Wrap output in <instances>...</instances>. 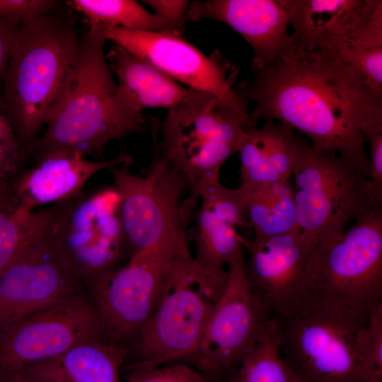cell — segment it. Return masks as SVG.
I'll return each instance as SVG.
<instances>
[{"instance_id": "obj_29", "label": "cell", "mask_w": 382, "mask_h": 382, "mask_svg": "<svg viewBox=\"0 0 382 382\" xmlns=\"http://www.w3.org/2000/svg\"><path fill=\"white\" fill-rule=\"evenodd\" d=\"M326 47L346 64L365 85L382 94V45L359 48Z\"/></svg>"}, {"instance_id": "obj_36", "label": "cell", "mask_w": 382, "mask_h": 382, "mask_svg": "<svg viewBox=\"0 0 382 382\" xmlns=\"http://www.w3.org/2000/svg\"><path fill=\"white\" fill-rule=\"evenodd\" d=\"M18 204L11 187L0 184V212L13 210Z\"/></svg>"}, {"instance_id": "obj_15", "label": "cell", "mask_w": 382, "mask_h": 382, "mask_svg": "<svg viewBox=\"0 0 382 382\" xmlns=\"http://www.w3.org/2000/svg\"><path fill=\"white\" fill-rule=\"evenodd\" d=\"M317 239L299 231L269 237L245 238V270L250 287L262 308L280 321L305 301L307 260Z\"/></svg>"}, {"instance_id": "obj_2", "label": "cell", "mask_w": 382, "mask_h": 382, "mask_svg": "<svg viewBox=\"0 0 382 382\" xmlns=\"http://www.w3.org/2000/svg\"><path fill=\"white\" fill-rule=\"evenodd\" d=\"M106 42L98 29L88 28L79 36L67 91L44 134L30 146L40 152L69 149L84 156L100 155L110 141L145 130L143 114L130 112L117 98L104 54Z\"/></svg>"}, {"instance_id": "obj_7", "label": "cell", "mask_w": 382, "mask_h": 382, "mask_svg": "<svg viewBox=\"0 0 382 382\" xmlns=\"http://www.w3.org/2000/svg\"><path fill=\"white\" fill-rule=\"evenodd\" d=\"M292 175L298 229L317 240L345 231L378 209L369 179L357 164L337 154L301 140Z\"/></svg>"}, {"instance_id": "obj_12", "label": "cell", "mask_w": 382, "mask_h": 382, "mask_svg": "<svg viewBox=\"0 0 382 382\" xmlns=\"http://www.w3.org/2000/svg\"><path fill=\"white\" fill-rule=\"evenodd\" d=\"M97 337L103 333L92 299L75 294L0 329V373L23 371Z\"/></svg>"}, {"instance_id": "obj_11", "label": "cell", "mask_w": 382, "mask_h": 382, "mask_svg": "<svg viewBox=\"0 0 382 382\" xmlns=\"http://www.w3.org/2000/svg\"><path fill=\"white\" fill-rule=\"evenodd\" d=\"M56 245L81 283L120 267L127 243L116 188L69 199L54 224Z\"/></svg>"}, {"instance_id": "obj_19", "label": "cell", "mask_w": 382, "mask_h": 382, "mask_svg": "<svg viewBox=\"0 0 382 382\" xmlns=\"http://www.w3.org/2000/svg\"><path fill=\"white\" fill-rule=\"evenodd\" d=\"M132 162V156L125 153L112 159L93 161L79 151L48 150L40 152L33 166L18 173L11 186L19 204L35 209L78 195L86 182L102 170L128 166Z\"/></svg>"}, {"instance_id": "obj_5", "label": "cell", "mask_w": 382, "mask_h": 382, "mask_svg": "<svg viewBox=\"0 0 382 382\" xmlns=\"http://www.w3.org/2000/svg\"><path fill=\"white\" fill-rule=\"evenodd\" d=\"M256 123L249 114L201 93L168 110L161 123L153 118L151 133L161 155L187 180L195 203L201 189L220 178L222 166Z\"/></svg>"}, {"instance_id": "obj_24", "label": "cell", "mask_w": 382, "mask_h": 382, "mask_svg": "<svg viewBox=\"0 0 382 382\" xmlns=\"http://www.w3.org/2000/svg\"><path fill=\"white\" fill-rule=\"evenodd\" d=\"M245 190L246 219L255 236H274L299 230L290 179Z\"/></svg>"}, {"instance_id": "obj_28", "label": "cell", "mask_w": 382, "mask_h": 382, "mask_svg": "<svg viewBox=\"0 0 382 382\" xmlns=\"http://www.w3.org/2000/svg\"><path fill=\"white\" fill-rule=\"evenodd\" d=\"M353 355L362 382H382V303L370 312L357 329Z\"/></svg>"}, {"instance_id": "obj_32", "label": "cell", "mask_w": 382, "mask_h": 382, "mask_svg": "<svg viewBox=\"0 0 382 382\" xmlns=\"http://www.w3.org/2000/svg\"><path fill=\"white\" fill-rule=\"evenodd\" d=\"M23 151L17 134L0 105V184L10 187L20 172Z\"/></svg>"}, {"instance_id": "obj_31", "label": "cell", "mask_w": 382, "mask_h": 382, "mask_svg": "<svg viewBox=\"0 0 382 382\" xmlns=\"http://www.w3.org/2000/svg\"><path fill=\"white\" fill-rule=\"evenodd\" d=\"M122 372L125 374V382H211L207 376L185 362Z\"/></svg>"}, {"instance_id": "obj_16", "label": "cell", "mask_w": 382, "mask_h": 382, "mask_svg": "<svg viewBox=\"0 0 382 382\" xmlns=\"http://www.w3.org/2000/svg\"><path fill=\"white\" fill-rule=\"evenodd\" d=\"M55 220L16 262L0 274V329L81 292V283L56 245Z\"/></svg>"}, {"instance_id": "obj_22", "label": "cell", "mask_w": 382, "mask_h": 382, "mask_svg": "<svg viewBox=\"0 0 382 382\" xmlns=\"http://www.w3.org/2000/svg\"><path fill=\"white\" fill-rule=\"evenodd\" d=\"M301 139L279 122H265L248 130L238 149L241 185L252 190L290 179Z\"/></svg>"}, {"instance_id": "obj_34", "label": "cell", "mask_w": 382, "mask_h": 382, "mask_svg": "<svg viewBox=\"0 0 382 382\" xmlns=\"http://www.w3.org/2000/svg\"><path fill=\"white\" fill-rule=\"evenodd\" d=\"M142 2L153 8L155 13L162 18L173 30L185 37L187 12L190 1L144 0Z\"/></svg>"}, {"instance_id": "obj_30", "label": "cell", "mask_w": 382, "mask_h": 382, "mask_svg": "<svg viewBox=\"0 0 382 382\" xmlns=\"http://www.w3.org/2000/svg\"><path fill=\"white\" fill-rule=\"evenodd\" d=\"M362 133L369 145L371 176L369 187L371 201L375 208H382V111L364 122Z\"/></svg>"}, {"instance_id": "obj_18", "label": "cell", "mask_w": 382, "mask_h": 382, "mask_svg": "<svg viewBox=\"0 0 382 382\" xmlns=\"http://www.w3.org/2000/svg\"><path fill=\"white\" fill-rule=\"evenodd\" d=\"M198 199L193 257L207 271H227L228 263L243 250L245 238L236 228L249 226L245 214L248 192L241 186L225 187L219 178L201 189Z\"/></svg>"}, {"instance_id": "obj_17", "label": "cell", "mask_w": 382, "mask_h": 382, "mask_svg": "<svg viewBox=\"0 0 382 382\" xmlns=\"http://www.w3.org/2000/svg\"><path fill=\"white\" fill-rule=\"evenodd\" d=\"M293 0H207L190 1L187 21L208 18L221 22L251 47V69L272 62L291 45L288 27Z\"/></svg>"}, {"instance_id": "obj_37", "label": "cell", "mask_w": 382, "mask_h": 382, "mask_svg": "<svg viewBox=\"0 0 382 382\" xmlns=\"http://www.w3.org/2000/svg\"><path fill=\"white\" fill-rule=\"evenodd\" d=\"M0 382H37L25 372L0 373Z\"/></svg>"}, {"instance_id": "obj_14", "label": "cell", "mask_w": 382, "mask_h": 382, "mask_svg": "<svg viewBox=\"0 0 382 382\" xmlns=\"http://www.w3.org/2000/svg\"><path fill=\"white\" fill-rule=\"evenodd\" d=\"M98 30L107 41L147 61L178 83L249 114L248 103L237 93L233 84L237 71L219 52L207 57L172 30L156 33L112 27Z\"/></svg>"}, {"instance_id": "obj_27", "label": "cell", "mask_w": 382, "mask_h": 382, "mask_svg": "<svg viewBox=\"0 0 382 382\" xmlns=\"http://www.w3.org/2000/svg\"><path fill=\"white\" fill-rule=\"evenodd\" d=\"M278 342V323L272 318L242 361L218 381L299 382L281 357Z\"/></svg>"}, {"instance_id": "obj_35", "label": "cell", "mask_w": 382, "mask_h": 382, "mask_svg": "<svg viewBox=\"0 0 382 382\" xmlns=\"http://www.w3.org/2000/svg\"><path fill=\"white\" fill-rule=\"evenodd\" d=\"M21 23L16 18L0 19V80L8 65Z\"/></svg>"}, {"instance_id": "obj_23", "label": "cell", "mask_w": 382, "mask_h": 382, "mask_svg": "<svg viewBox=\"0 0 382 382\" xmlns=\"http://www.w3.org/2000/svg\"><path fill=\"white\" fill-rule=\"evenodd\" d=\"M129 353L128 347L97 337L31 365L23 372L37 382H122L120 373Z\"/></svg>"}, {"instance_id": "obj_21", "label": "cell", "mask_w": 382, "mask_h": 382, "mask_svg": "<svg viewBox=\"0 0 382 382\" xmlns=\"http://www.w3.org/2000/svg\"><path fill=\"white\" fill-rule=\"evenodd\" d=\"M118 79L117 96L132 112L142 114L148 108L168 110L197 97L202 92L184 86L151 63L113 43L105 54Z\"/></svg>"}, {"instance_id": "obj_8", "label": "cell", "mask_w": 382, "mask_h": 382, "mask_svg": "<svg viewBox=\"0 0 382 382\" xmlns=\"http://www.w3.org/2000/svg\"><path fill=\"white\" fill-rule=\"evenodd\" d=\"M367 318L338 305L307 299L290 317L277 320L281 357L299 382H362L353 340Z\"/></svg>"}, {"instance_id": "obj_9", "label": "cell", "mask_w": 382, "mask_h": 382, "mask_svg": "<svg viewBox=\"0 0 382 382\" xmlns=\"http://www.w3.org/2000/svg\"><path fill=\"white\" fill-rule=\"evenodd\" d=\"M141 175L129 173L127 166L112 171L120 196V213L125 237L134 252L149 248L188 244L187 203L182 197L189 185L158 151Z\"/></svg>"}, {"instance_id": "obj_20", "label": "cell", "mask_w": 382, "mask_h": 382, "mask_svg": "<svg viewBox=\"0 0 382 382\" xmlns=\"http://www.w3.org/2000/svg\"><path fill=\"white\" fill-rule=\"evenodd\" d=\"M380 16L381 0H293L289 25L295 40L328 46L359 33Z\"/></svg>"}, {"instance_id": "obj_10", "label": "cell", "mask_w": 382, "mask_h": 382, "mask_svg": "<svg viewBox=\"0 0 382 382\" xmlns=\"http://www.w3.org/2000/svg\"><path fill=\"white\" fill-rule=\"evenodd\" d=\"M188 244L144 248L86 285L108 342L129 347L154 311L174 260Z\"/></svg>"}, {"instance_id": "obj_13", "label": "cell", "mask_w": 382, "mask_h": 382, "mask_svg": "<svg viewBox=\"0 0 382 382\" xmlns=\"http://www.w3.org/2000/svg\"><path fill=\"white\" fill-rule=\"evenodd\" d=\"M227 268L226 285L207 322L194 364L212 379L221 378L242 361L272 318L250 287L243 250Z\"/></svg>"}, {"instance_id": "obj_6", "label": "cell", "mask_w": 382, "mask_h": 382, "mask_svg": "<svg viewBox=\"0 0 382 382\" xmlns=\"http://www.w3.org/2000/svg\"><path fill=\"white\" fill-rule=\"evenodd\" d=\"M305 301L338 305L367 318L382 303V208L317 241L304 275Z\"/></svg>"}, {"instance_id": "obj_25", "label": "cell", "mask_w": 382, "mask_h": 382, "mask_svg": "<svg viewBox=\"0 0 382 382\" xmlns=\"http://www.w3.org/2000/svg\"><path fill=\"white\" fill-rule=\"evenodd\" d=\"M66 200L37 210L19 204L13 210L0 212V274L47 231Z\"/></svg>"}, {"instance_id": "obj_4", "label": "cell", "mask_w": 382, "mask_h": 382, "mask_svg": "<svg viewBox=\"0 0 382 382\" xmlns=\"http://www.w3.org/2000/svg\"><path fill=\"white\" fill-rule=\"evenodd\" d=\"M228 276V270H204L189 248L179 253L154 311L129 346L134 360L122 371L172 362L195 364L201 336Z\"/></svg>"}, {"instance_id": "obj_33", "label": "cell", "mask_w": 382, "mask_h": 382, "mask_svg": "<svg viewBox=\"0 0 382 382\" xmlns=\"http://www.w3.org/2000/svg\"><path fill=\"white\" fill-rule=\"evenodd\" d=\"M55 1L48 0H0V19L22 21L50 13Z\"/></svg>"}, {"instance_id": "obj_3", "label": "cell", "mask_w": 382, "mask_h": 382, "mask_svg": "<svg viewBox=\"0 0 382 382\" xmlns=\"http://www.w3.org/2000/svg\"><path fill=\"white\" fill-rule=\"evenodd\" d=\"M79 40L70 21L50 13L21 24L4 76V108L14 129L30 145L64 98Z\"/></svg>"}, {"instance_id": "obj_26", "label": "cell", "mask_w": 382, "mask_h": 382, "mask_svg": "<svg viewBox=\"0 0 382 382\" xmlns=\"http://www.w3.org/2000/svg\"><path fill=\"white\" fill-rule=\"evenodd\" d=\"M66 4L83 16L89 29L112 27L151 33L172 30L162 18L134 0H69Z\"/></svg>"}, {"instance_id": "obj_38", "label": "cell", "mask_w": 382, "mask_h": 382, "mask_svg": "<svg viewBox=\"0 0 382 382\" xmlns=\"http://www.w3.org/2000/svg\"><path fill=\"white\" fill-rule=\"evenodd\" d=\"M211 379V378H210ZM211 382H219L218 381L216 380H214V379H211Z\"/></svg>"}, {"instance_id": "obj_1", "label": "cell", "mask_w": 382, "mask_h": 382, "mask_svg": "<svg viewBox=\"0 0 382 382\" xmlns=\"http://www.w3.org/2000/svg\"><path fill=\"white\" fill-rule=\"evenodd\" d=\"M235 85L257 122H279L306 135L311 145L353 161L369 180L364 122L382 111V94L365 85L329 48L294 39L267 65Z\"/></svg>"}]
</instances>
